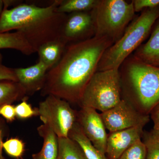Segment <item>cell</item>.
Segmentation results:
<instances>
[{
    "label": "cell",
    "mask_w": 159,
    "mask_h": 159,
    "mask_svg": "<svg viewBox=\"0 0 159 159\" xmlns=\"http://www.w3.org/2000/svg\"><path fill=\"white\" fill-rule=\"evenodd\" d=\"M6 126L4 120L0 118V159H6L3 155V139L6 135Z\"/></svg>",
    "instance_id": "f1b7e54d"
},
{
    "label": "cell",
    "mask_w": 159,
    "mask_h": 159,
    "mask_svg": "<svg viewBox=\"0 0 159 159\" xmlns=\"http://www.w3.org/2000/svg\"><path fill=\"white\" fill-rule=\"evenodd\" d=\"M24 99L20 103L15 106L16 117L18 119H26L38 116L37 108H33L31 104Z\"/></svg>",
    "instance_id": "cb8c5ba5"
},
{
    "label": "cell",
    "mask_w": 159,
    "mask_h": 159,
    "mask_svg": "<svg viewBox=\"0 0 159 159\" xmlns=\"http://www.w3.org/2000/svg\"><path fill=\"white\" fill-rule=\"evenodd\" d=\"M159 17V6L145 9L134 17L122 37L106 50L97 71L119 69L123 61L147 38Z\"/></svg>",
    "instance_id": "277c9868"
},
{
    "label": "cell",
    "mask_w": 159,
    "mask_h": 159,
    "mask_svg": "<svg viewBox=\"0 0 159 159\" xmlns=\"http://www.w3.org/2000/svg\"><path fill=\"white\" fill-rule=\"evenodd\" d=\"M14 70L18 82L25 92L27 97L42 89L49 70L48 67L39 61L36 64L29 67Z\"/></svg>",
    "instance_id": "7c38bea8"
},
{
    "label": "cell",
    "mask_w": 159,
    "mask_h": 159,
    "mask_svg": "<svg viewBox=\"0 0 159 159\" xmlns=\"http://www.w3.org/2000/svg\"><path fill=\"white\" fill-rule=\"evenodd\" d=\"M77 122L94 147L106 155L108 134L100 114L93 108L81 107L77 111Z\"/></svg>",
    "instance_id": "9c48e42d"
},
{
    "label": "cell",
    "mask_w": 159,
    "mask_h": 159,
    "mask_svg": "<svg viewBox=\"0 0 159 159\" xmlns=\"http://www.w3.org/2000/svg\"><path fill=\"white\" fill-rule=\"evenodd\" d=\"M96 37H106L113 44L122 36L134 18L132 2L124 0H97L91 11Z\"/></svg>",
    "instance_id": "5b68a950"
},
{
    "label": "cell",
    "mask_w": 159,
    "mask_h": 159,
    "mask_svg": "<svg viewBox=\"0 0 159 159\" xmlns=\"http://www.w3.org/2000/svg\"><path fill=\"white\" fill-rule=\"evenodd\" d=\"M142 138L146 148L145 159H159V142L152 130L144 132Z\"/></svg>",
    "instance_id": "7402d4cb"
},
{
    "label": "cell",
    "mask_w": 159,
    "mask_h": 159,
    "mask_svg": "<svg viewBox=\"0 0 159 159\" xmlns=\"http://www.w3.org/2000/svg\"><path fill=\"white\" fill-rule=\"evenodd\" d=\"M122 99L119 69L97 71L90 80L79 102L80 107L105 111Z\"/></svg>",
    "instance_id": "8992f818"
},
{
    "label": "cell",
    "mask_w": 159,
    "mask_h": 159,
    "mask_svg": "<svg viewBox=\"0 0 159 159\" xmlns=\"http://www.w3.org/2000/svg\"><path fill=\"white\" fill-rule=\"evenodd\" d=\"M4 80H10L18 82L14 69L8 67L3 64V56L0 53V81Z\"/></svg>",
    "instance_id": "d4e9b609"
},
{
    "label": "cell",
    "mask_w": 159,
    "mask_h": 159,
    "mask_svg": "<svg viewBox=\"0 0 159 159\" xmlns=\"http://www.w3.org/2000/svg\"><path fill=\"white\" fill-rule=\"evenodd\" d=\"M25 145L22 140L11 138L3 142V148L6 153L14 158H21L25 152Z\"/></svg>",
    "instance_id": "44dd1931"
},
{
    "label": "cell",
    "mask_w": 159,
    "mask_h": 159,
    "mask_svg": "<svg viewBox=\"0 0 159 159\" xmlns=\"http://www.w3.org/2000/svg\"><path fill=\"white\" fill-rule=\"evenodd\" d=\"M37 130L43 142L39 152L32 155V159H57L58 143L56 134L49 126L43 124L38 126Z\"/></svg>",
    "instance_id": "5bb4252c"
},
{
    "label": "cell",
    "mask_w": 159,
    "mask_h": 159,
    "mask_svg": "<svg viewBox=\"0 0 159 159\" xmlns=\"http://www.w3.org/2000/svg\"><path fill=\"white\" fill-rule=\"evenodd\" d=\"M24 89L17 82L0 81V108L7 104H12L18 100L27 99Z\"/></svg>",
    "instance_id": "e0dca14e"
},
{
    "label": "cell",
    "mask_w": 159,
    "mask_h": 159,
    "mask_svg": "<svg viewBox=\"0 0 159 159\" xmlns=\"http://www.w3.org/2000/svg\"><path fill=\"white\" fill-rule=\"evenodd\" d=\"M152 130L154 134L156 137H157L159 142V130H155L154 129H152Z\"/></svg>",
    "instance_id": "4dcf8cb0"
},
{
    "label": "cell",
    "mask_w": 159,
    "mask_h": 159,
    "mask_svg": "<svg viewBox=\"0 0 159 159\" xmlns=\"http://www.w3.org/2000/svg\"><path fill=\"white\" fill-rule=\"evenodd\" d=\"M133 55L142 62L159 68V17L152 27L148 41L139 47Z\"/></svg>",
    "instance_id": "4fadbf2b"
},
{
    "label": "cell",
    "mask_w": 159,
    "mask_h": 159,
    "mask_svg": "<svg viewBox=\"0 0 159 159\" xmlns=\"http://www.w3.org/2000/svg\"><path fill=\"white\" fill-rule=\"evenodd\" d=\"M122 99L149 115L159 102V68L140 61L131 54L119 68Z\"/></svg>",
    "instance_id": "3957f363"
},
{
    "label": "cell",
    "mask_w": 159,
    "mask_h": 159,
    "mask_svg": "<svg viewBox=\"0 0 159 159\" xmlns=\"http://www.w3.org/2000/svg\"><path fill=\"white\" fill-rule=\"evenodd\" d=\"M59 0L46 7L20 4L11 9L5 6L0 18V33L16 30L34 52L48 42L61 38L67 14L57 11Z\"/></svg>",
    "instance_id": "7a4b0ae2"
},
{
    "label": "cell",
    "mask_w": 159,
    "mask_h": 159,
    "mask_svg": "<svg viewBox=\"0 0 159 159\" xmlns=\"http://www.w3.org/2000/svg\"><path fill=\"white\" fill-rule=\"evenodd\" d=\"M113 44L107 38L94 36L67 46L58 63L48 71L41 95H52L70 103L79 104L102 55Z\"/></svg>",
    "instance_id": "6da1fadb"
},
{
    "label": "cell",
    "mask_w": 159,
    "mask_h": 159,
    "mask_svg": "<svg viewBox=\"0 0 159 159\" xmlns=\"http://www.w3.org/2000/svg\"><path fill=\"white\" fill-rule=\"evenodd\" d=\"M13 159H21V158H14Z\"/></svg>",
    "instance_id": "1f68e13d"
},
{
    "label": "cell",
    "mask_w": 159,
    "mask_h": 159,
    "mask_svg": "<svg viewBox=\"0 0 159 159\" xmlns=\"http://www.w3.org/2000/svg\"><path fill=\"white\" fill-rule=\"evenodd\" d=\"M146 148L141 139L135 142L118 159H145Z\"/></svg>",
    "instance_id": "603a6c76"
},
{
    "label": "cell",
    "mask_w": 159,
    "mask_h": 159,
    "mask_svg": "<svg viewBox=\"0 0 159 159\" xmlns=\"http://www.w3.org/2000/svg\"><path fill=\"white\" fill-rule=\"evenodd\" d=\"M135 12L159 6V0H133L131 1Z\"/></svg>",
    "instance_id": "484cf974"
},
{
    "label": "cell",
    "mask_w": 159,
    "mask_h": 159,
    "mask_svg": "<svg viewBox=\"0 0 159 159\" xmlns=\"http://www.w3.org/2000/svg\"><path fill=\"white\" fill-rule=\"evenodd\" d=\"M57 159H88L79 145L70 138H58Z\"/></svg>",
    "instance_id": "d6986e66"
},
{
    "label": "cell",
    "mask_w": 159,
    "mask_h": 159,
    "mask_svg": "<svg viewBox=\"0 0 159 159\" xmlns=\"http://www.w3.org/2000/svg\"><path fill=\"white\" fill-rule=\"evenodd\" d=\"M13 49L26 55L35 53L26 40L17 31L0 33V49Z\"/></svg>",
    "instance_id": "ac0fdd59"
},
{
    "label": "cell",
    "mask_w": 159,
    "mask_h": 159,
    "mask_svg": "<svg viewBox=\"0 0 159 159\" xmlns=\"http://www.w3.org/2000/svg\"><path fill=\"white\" fill-rule=\"evenodd\" d=\"M37 110L43 124L48 125L58 138H68L77 121V111L67 101L52 95L39 102Z\"/></svg>",
    "instance_id": "52a82bcc"
},
{
    "label": "cell",
    "mask_w": 159,
    "mask_h": 159,
    "mask_svg": "<svg viewBox=\"0 0 159 159\" xmlns=\"http://www.w3.org/2000/svg\"><path fill=\"white\" fill-rule=\"evenodd\" d=\"M67 46L61 39L46 43L41 46L37 51L39 61L50 70L59 62Z\"/></svg>",
    "instance_id": "9a60e30c"
},
{
    "label": "cell",
    "mask_w": 159,
    "mask_h": 159,
    "mask_svg": "<svg viewBox=\"0 0 159 159\" xmlns=\"http://www.w3.org/2000/svg\"><path fill=\"white\" fill-rule=\"evenodd\" d=\"M4 7H5L4 1L3 0H0V18L4 10Z\"/></svg>",
    "instance_id": "f546056e"
},
{
    "label": "cell",
    "mask_w": 159,
    "mask_h": 159,
    "mask_svg": "<svg viewBox=\"0 0 159 159\" xmlns=\"http://www.w3.org/2000/svg\"><path fill=\"white\" fill-rule=\"evenodd\" d=\"M100 116L110 133L145 125L150 120L149 115L142 113L124 99L112 108L101 113Z\"/></svg>",
    "instance_id": "ba28073f"
},
{
    "label": "cell",
    "mask_w": 159,
    "mask_h": 159,
    "mask_svg": "<svg viewBox=\"0 0 159 159\" xmlns=\"http://www.w3.org/2000/svg\"><path fill=\"white\" fill-rule=\"evenodd\" d=\"M145 126L138 125L110 133L107 136L106 152L109 159H118L127 148L142 139Z\"/></svg>",
    "instance_id": "8fae6325"
},
{
    "label": "cell",
    "mask_w": 159,
    "mask_h": 159,
    "mask_svg": "<svg viewBox=\"0 0 159 159\" xmlns=\"http://www.w3.org/2000/svg\"><path fill=\"white\" fill-rule=\"evenodd\" d=\"M97 0H59L57 11L59 13L90 11L97 4Z\"/></svg>",
    "instance_id": "ffe728a7"
},
{
    "label": "cell",
    "mask_w": 159,
    "mask_h": 159,
    "mask_svg": "<svg viewBox=\"0 0 159 159\" xmlns=\"http://www.w3.org/2000/svg\"><path fill=\"white\" fill-rule=\"evenodd\" d=\"M68 137L79 145L88 159H108L106 155L101 153L94 147L84 134L77 121L70 131Z\"/></svg>",
    "instance_id": "2e32d148"
},
{
    "label": "cell",
    "mask_w": 159,
    "mask_h": 159,
    "mask_svg": "<svg viewBox=\"0 0 159 159\" xmlns=\"http://www.w3.org/2000/svg\"><path fill=\"white\" fill-rule=\"evenodd\" d=\"M95 36L91 11L67 14L61 32V39L67 45L90 39Z\"/></svg>",
    "instance_id": "30bf717a"
},
{
    "label": "cell",
    "mask_w": 159,
    "mask_h": 159,
    "mask_svg": "<svg viewBox=\"0 0 159 159\" xmlns=\"http://www.w3.org/2000/svg\"><path fill=\"white\" fill-rule=\"evenodd\" d=\"M0 115L8 122H12L16 118L15 106L12 104H7L0 108Z\"/></svg>",
    "instance_id": "4316f807"
},
{
    "label": "cell",
    "mask_w": 159,
    "mask_h": 159,
    "mask_svg": "<svg viewBox=\"0 0 159 159\" xmlns=\"http://www.w3.org/2000/svg\"><path fill=\"white\" fill-rule=\"evenodd\" d=\"M149 114L153 122V129L159 130V102L152 109Z\"/></svg>",
    "instance_id": "83f0119b"
}]
</instances>
